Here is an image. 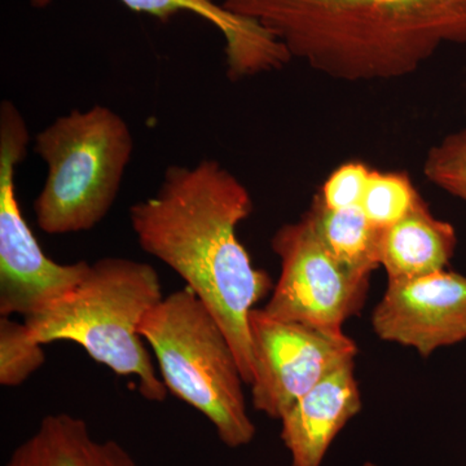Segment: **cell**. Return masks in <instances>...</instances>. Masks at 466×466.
Returning a JSON list of instances; mask_svg holds the SVG:
<instances>
[{"mask_svg":"<svg viewBox=\"0 0 466 466\" xmlns=\"http://www.w3.org/2000/svg\"><path fill=\"white\" fill-rule=\"evenodd\" d=\"M249 191L216 159L170 165L155 195L128 211L140 248L170 267L222 327L253 381L249 315L272 289L267 272L251 263L238 227L253 213Z\"/></svg>","mask_w":466,"mask_h":466,"instance_id":"cell-1","label":"cell"},{"mask_svg":"<svg viewBox=\"0 0 466 466\" xmlns=\"http://www.w3.org/2000/svg\"><path fill=\"white\" fill-rule=\"evenodd\" d=\"M318 72L401 78L446 45H466V0H223Z\"/></svg>","mask_w":466,"mask_h":466,"instance_id":"cell-2","label":"cell"},{"mask_svg":"<svg viewBox=\"0 0 466 466\" xmlns=\"http://www.w3.org/2000/svg\"><path fill=\"white\" fill-rule=\"evenodd\" d=\"M155 267L122 257L91 263L84 280L45 311L24 319L41 345L70 341L118 376H134L147 400L161 403L167 388L157 376L140 336L144 317L161 302Z\"/></svg>","mask_w":466,"mask_h":466,"instance_id":"cell-3","label":"cell"},{"mask_svg":"<svg viewBox=\"0 0 466 466\" xmlns=\"http://www.w3.org/2000/svg\"><path fill=\"white\" fill-rule=\"evenodd\" d=\"M47 173L34 200L48 235L90 231L108 216L134 153L130 126L106 106L57 116L34 137Z\"/></svg>","mask_w":466,"mask_h":466,"instance_id":"cell-4","label":"cell"},{"mask_svg":"<svg viewBox=\"0 0 466 466\" xmlns=\"http://www.w3.org/2000/svg\"><path fill=\"white\" fill-rule=\"evenodd\" d=\"M139 332L155 352L167 390L207 417L227 447L254 440L240 364L195 291L184 287L164 297L144 317Z\"/></svg>","mask_w":466,"mask_h":466,"instance_id":"cell-5","label":"cell"},{"mask_svg":"<svg viewBox=\"0 0 466 466\" xmlns=\"http://www.w3.org/2000/svg\"><path fill=\"white\" fill-rule=\"evenodd\" d=\"M29 128L12 101L0 104V315L32 318L84 280L91 263L61 265L46 256L24 219L16 191L17 167L26 157Z\"/></svg>","mask_w":466,"mask_h":466,"instance_id":"cell-6","label":"cell"},{"mask_svg":"<svg viewBox=\"0 0 466 466\" xmlns=\"http://www.w3.org/2000/svg\"><path fill=\"white\" fill-rule=\"evenodd\" d=\"M281 272L263 308L269 317L328 332L342 327L366 302L370 279L352 274L325 249L309 218L288 223L272 238Z\"/></svg>","mask_w":466,"mask_h":466,"instance_id":"cell-7","label":"cell"},{"mask_svg":"<svg viewBox=\"0 0 466 466\" xmlns=\"http://www.w3.org/2000/svg\"><path fill=\"white\" fill-rule=\"evenodd\" d=\"M249 332L251 401L275 420L283 419L299 398L358 354L357 345L343 332L279 320L263 309H251Z\"/></svg>","mask_w":466,"mask_h":466,"instance_id":"cell-8","label":"cell"},{"mask_svg":"<svg viewBox=\"0 0 466 466\" xmlns=\"http://www.w3.org/2000/svg\"><path fill=\"white\" fill-rule=\"evenodd\" d=\"M382 341L413 348L422 357L466 339V276L443 271L410 281H388L373 309Z\"/></svg>","mask_w":466,"mask_h":466,"instance_id":"cell-9","label":"cell"},{"mask_svg":"<svg viewBox=\"0 0 466 466\" xmlns=\"http://www.w3.org/2000/svg\"><path fill=\"white\" fill-rule=\"evenodd\" d=\"M54 0H30L34 8L48 7ZM126 7L161 21L189 12L216 26L225 38L227 75L232 81L281 69L289 52L268 30L250 18L232 14L214 0H121Z\"/></svg>","mask_w":466,"mask_h":466,"instance_id":"cell-10","label":"cell"},{"mask_svg":"<svg viewBox=\"0 0 466 466\" xmlns=\"http://www.w3.org/2000/svg\"><path fill=\"white\" fill-rule=\"evenodd\" d=\"M360 410L361 394L351 360L321 380L280 420L290 466H321L334 438Z\"/></svg>","mask_w":466,"mask_h":466,"instance_id":"cell-11","label":"cell"},{"mask_svg":"<svg viewBox=\"0 0 466 466\" xmlns=\"http://www.w3.org/2000/svg\"><path fill=\"white\" fill-rule=\"evenodd\" d=\"M455 228L437 219L420 198L397 225L385 229L381 266L388 281H410L443 271L455 253Z\"/></svg>","mask_w":466,"mask_h":466,"instance_id":"cell-12","label":"cell"},{"mask_svg":"<svg viewBox=\"0 0 466 466\" xmlns=\"http://www.w3.org/2000/svg\"><path fill=\"white\" fill-rule=\"evenodd\" d=\"M5 466H137L115 441H97L79 417L56 413L12 453Z\"/></svg>","mask_w":466,"mask_h":466,"instance_id":"cell-13","label":"cell"},{"mask_svg":"<svg viewBox=\"0 0 466 466\" xmlns=\"http://www.w3.org/2000/svg\"><path fill=\"white\" fill-rule=\"evenodd\" d=\"M305 216L325 249L352 274L370 278L381 266L383 231L368 219L360 207L332 210L317 195Z\"/></svg>","mask_w":466,"mask_h":466,"instance_id":"cell-14","label":"cell"},{"mask_svg":"<svg viewBox=\"0 0 466 466\" xmlns=\"http://www.w3.org/2000/svg\"><path fill=\"white\" fill-rule=\"evenodd\" d=\"M420 198L407 174L372 170L360 208L377 228L385 231L403 219Z\"/></svg>","mask_w":466,"mask_h":466,"instance_id":"cell-15","label":"cell"},{"mask_svg":"<svg viewBox=\"0 0 466 466\" xmlns=\"http://www.w3.org/2000/svg\"><path fill=\"white\" fill-rule=\"evenodd\" d=\"M41 343L30 336L26 325L2 318L0 320V385L16 388L45 364Z\"/></svg>","mask_w":466,"mask_h":466,"instance_id":"cell-16","label":"cell"},{"mask_svg":"<svg viewBox=\"0 0 466 466\" xmlns=\"http://www.w3.org/2000/svg\"><path fill=\"white\" fill-rule=\"evenodd\" d=\"M424 174L435 186L466 202V127L431 147Z\"/></svg>","mask_w":466,"mask_h":466,"instance_id":"cell-17","label":"cell"},{"mask_svg":"<svg viewBox=\"0 0 466 466\" xmlns=\"http://www.w3.org/2000/svg\"><path fill=\"white\" fill-rule=\"evenodd\" d=\"M370 168L363 162H346L329 175L318 193L324 207L339 210L360 207L366 192Z\"/></svg>","mask_w":466,"mask_h":466,"instance_id":"cell-18","label":"cell"},{"mask_svg":"<svg viewBox=\"0 0 466 466\" xmlns=\"http://www.w3.org/2000/svg\"><path fill=\"white\" fill-rule=\"evenodd\" d=\"M363 466H376V465L372 464V462H367V464H364Z\"/></svg>","mask_w":466,"mask_h":466,"instance_id":"cell-19","label":"cell"}]
</instances>
